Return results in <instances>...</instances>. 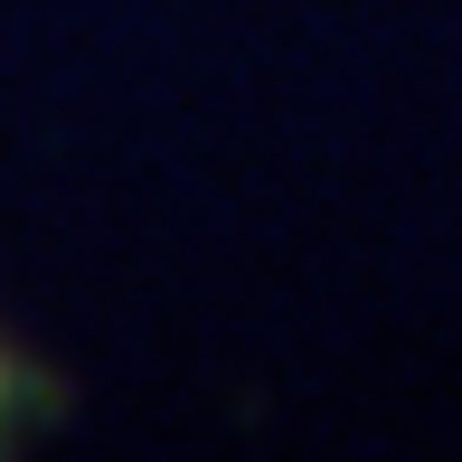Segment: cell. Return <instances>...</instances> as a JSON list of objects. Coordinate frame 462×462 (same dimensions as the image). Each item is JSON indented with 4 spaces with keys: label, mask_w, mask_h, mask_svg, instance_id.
<instances>
[{
    "label": "cell",
    "mask_w": 462,
    "mask_h": 462,
    "mask_svg": "<svg viewBox=\"0 0 462 462\" xmlns=\"http://www.w3.org/2000/svg\"><path fill=\"white\" fill-rule=\"evenodd\" d=\"M19 396H29V368H19V349L0 340V434H10V415H19Z\"/></svg>",
    "instance_id": "obj_1"
}]
</instances>
